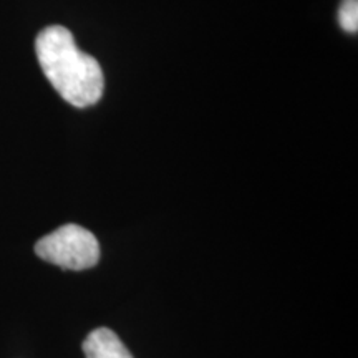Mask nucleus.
Returning <instances> with one entry per match:
<instances>
[{"label":"nucleus","instance_id":"obj_1","mask_svg":"<svg viewBox=\"0 0 358 358\" xmlns=\"http://www.w3.org/2000/svg\"><path fill=\"white\" fill-rule=\"evenodd\" d=\"M38 64L58 95L77 108L95 105L103 96L105 78L98 62L80 50L62 25L43 29L35 40Z\"/></svg>","mask_w":358,"mask_h":358},{"label":"nucleus","instance_id":"obj_2","mask_svg":"<svg viewBox=\"0 0 358 358\" xmlns=\"http://www.w3.org/2000/svg\"><path fill=\"white\" fill-rule=\"evenodd\" d=\"M35 252L43 261L70 271H85L100 261V244L93 232L78 224H65L35 244Z\"/></svg>","mask_w":358,"mask_h":358},{"label":"nucleus","instance_id":"obj_3","mask_svg":"<svg viewBox=\"0 0 358 358\" xmlns=\"http://www.w3.org/2000/svg\"><path fill=\"white\" fill-rule=\"evenodd\" d=\"M87 358H133L118 335L110 329H96L83 342Z\"/></svg>","mask_w":358,"mask_h":358},{"label":"nucleus","instance_id":"obj_4","mask_svg":"<svg viewBox=\"0 0 358 358\" xmlns=\"http://www.w3.org/2000/svg\"><path fill=\"white\" fill-rule=\"evenodd\" d=\"M338 20L345 32L357 34L358 30V0H343L338 10Z\"/></svg>","mask_w":358,"mask_h":358}]
</instances>
